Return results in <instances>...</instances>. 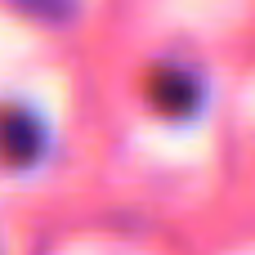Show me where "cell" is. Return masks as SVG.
<instances>
[{"label": "cell", "instance_id": "3", "mask_svg": "<svg viewBox=\"0 0 255 255\" xmlns=\"http://www.w3.org/2000/svg\"><path fill=\"white\" fill-rule=\"evenodd\" d=\"M22 13H31V18H40V22H63L67 13H72V0H13Z\"/></svg>", "mask_w": 255, "mask_h": 255}, {"label": "cell", "instance_id": "1", "mask_svg": "<svg viewBox=\"0 0 255 255\" xmlns=\"http://www.w3.org/2000/svg\"><path fill=\"white\" fill-rule=\"evenodd\" d=\"M197 99H202V90H197V76H193V72H184V67H161V72L152 76V103H157L161 112L188 117V112L197 108Z\"/></svg>", "mask_w": 255, "mask_h": 255}, {"label": "cell", "instance_id": "2", "mask_svg": "<svg viewBox=\"0 0 255 255\" xmlns=\"http://www.w3.org/2000/svg\"><path fill=\"white\" fill-rule=\"evenodd\" d=\"M0 148H4L9 161H31L36 148H40V126H36V117L22 112V108H9V112L0 117Z\"/></svg>", "mask_w": 255, "mask_h": 255}]
</instances>
